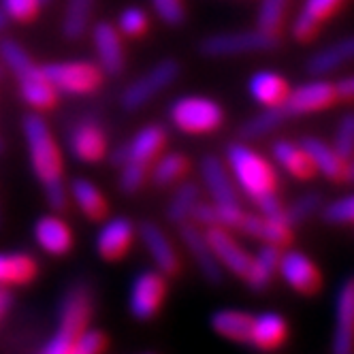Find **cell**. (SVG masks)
<instances>
[{
    "label": "cell",
    "instance_id": "f5cc1de1",
    "mask_svg": "<svg viewBox=\"0 0 354 354\" xmlns=\"http://www.w3.org/2000/svg\"><path fill=\"white\" fill-rule=\"evenodd\" d=\"M0 151H3V141H0Z\"/></svg>",
    "mask_w": 354,
    "mask_h": 354
},
{
    "label": "cell",
    "instance_id": "6da1fadb",
    "mask_svg": "<svg viewBox=\"0 0 354 354\" xmlns=\"http://www.w3.org/2000/svg\"><path fill=\"white\" fill-rule=\"evenodd\" d=\"M21 131L28 145L32 173L43 186L47 205L54 212H64L68 205V186L64 182L62 151L52 129L39 113H26L21 118Z\"/></svg>",
    "mask_w": 354,
    "mask_h": 354
},
{
    "label": "cell",
    "instance_id": "52a82bcc",
    "mask_svg": "<svg viewBox=\"0 0 354 354\" xmlns=\"http://www.w3.org/2000/svg\"><path fill=\"white\" fill-rule=\"evenodd\" d=\"M177 77H180V62L177 60L165 58L156 62L124 88V92L120 94V107L129 113L143 109L149 100H154L160 92H165Z\"/></svg>",
    "mask_w": 354,
    "mask_h": 354
},
{
    "label": "cell",
    "instance_id": "d590c367",
    "mask_svg": "<svg viewBox=\"0 0 354 354\" xmlns=\"http://www.w3.org/2000/svg\"><path fill=\"white\" fill-rule=\"evenodd\" d=\"M288 120V115L284 113V109L280 105L275 107H265L263 111H259L257 115H252L250 120H245L239 129V137L241 141H257L263 139L267 135H271L273 131H277L280 126Z\"/></svg>",
    "mask_w": 354,
    "mask_h": 354
},
{
    "label": "cell",
    "instance_id": "f6af8a7d",
    "mask_svg": "<svg viewBox=\"0 0 354 354\" xmlns=\"http://www.w3.org/2000/svg\"><path fill=\"white\" fill-rule=\"evenodd\" d=\"M151 5L167 26H182L186 19L184 0H151Z\"/></svg>",
    "mask_w": 354,
    "mask_h": 354
},
{
    "label": "cell",
    "instance_id": "ab89813d",
    "mask_svg": "<svg viewBox=\"0 0 354 354\" xmlns=\"http://www.w3.org/2000/svg\"><path fill=\"white\" fill-rule=\"evenodd\" d=\"M49 3H52V0H0V7H3V11L7 13L9 19L28 24Z\"/></svg>",
    "mask_w": 354,
    "mask_h": 354
},
{
    "label": "cell",
    "instance_id": "83f0119b",
    "mask_svg": "<svg viewBox=\"0 0 354 354\" xmlns=\"http://www.w3.org/2000/svg\"><path fill=\"white\" fill-rule=\"evenodd\" d=\"M68 196H73V201L77 203V207L88 220L100 222L107 218L109 203L105 194L100 192V188L94 182L86 180V177H75L68 184Z\"/></svg>",
    "mask_w": 354,
    "mask_h": 354
},
{
    "label": "cell",
    "instance_id": "ffe728a7",
    "mask_svg": "<svg viewBox=\"0 0 354 354\" xmlns=\"http://www.w3.org/2000/svg\"><path fill=\"white\" fill-rule=\"evenodd\" d=\"M290 326L288 320L280 312H261L254 314L252 320V333H250V348L263 354H273L282 350L284 344L288 342Z\"/></svg>",
    "mask_w": 354,
    "mask_h": 354
},
{
    "label": "cell",
    "instance_id": "11a10c76",
    "mask_svg": "<svg viewBox=\"0 0 354 354\" xmlns=\"http://www.w3.org/2000/svg\"><path fill=\"white\" fill-rule=\"evenodd\" d=\"M145 354H151V352H145Z\"/></svg>",
    "mask_w": 354,
    "mask_h": 354
},
{
    "label": "cell",
    "instance_id": "8fae6325",
    "mask_svg": "<svg viewBox=\"0 0 354 354\" xmlns=\"http://www.w3.org/2000/svg\"><path fill=\"white\" fill-rule=\"evenodd\" d=\"M66 145L73 158L82 165H96L109 154V137L105 126L90 115L77 120L71 126L66 135Z\"/></svg>",
    "mask_w": 354,
    "mask_h": 354
},
{
    "label": "cell",
    "instance_id": "681fc988",
    "mask_svg": "<svg viewBox=\"0 0 354 354\" xmlns=\"http://www.w3.org/2000/svg\"><path fill=\"white\" fill-rule=\"evenodd\" d=\"M346 182H350V184H354V156L348 160V165H346Z\"/></svg>",
    "mask_w": 354,
    "mask_h": 354
},
{
    "label": "cell",
    "instance_id": "836d02e7",
    "mask_svg": "<svg viewBox=\"0 0 354 354\" xmlns=\"http://www.w3.org/2000/svg\"><path fill=\"white\" fill-rule=\"evenodd\" d=\"M201 201V188L192 182H184L175 188L173 196L169 198L165 216L173 226H180L192 220V214Z\"/></svg>",
    "mask_w": 354,
    "mask_h": 354
},
{
    "label": "cell",
    "instance_id": "9c48e42d",
    "mask_svg": "<svg viewBox=\"0 0 354 354\" xmlns=\"http://www.w3.org/2000/svg\"><path fill=\"white\" fill-rule=\"evenodd\" d=\"M167 129L158 122L145 124L143 129H139L129 141L118 145L111 151V162L115 167L124 165V162H133V165H141V167H151L167 145Z\"/></svg>",
    "mask_w": 354,
    "mask_h": 354
},
{
    "label": "cell",
    "instance_id": "3957f363",
    "mask_svg": "<svg viewBox=\"0 0 354 354\" xmlns=\"http://www.w3.org/2000/svg\"><path fill=\"white\" fill-rule=\"evenodd\" d=\"M92 290L86 282H75L62 295L58 306L56 331L52 333L39 354H71V348L90 324Z\"/></svg>",
    "mask_w": 354,
    "mask_h": 354
},
{
    "label": "cell",
    "instance_id": "277c9868",
    "mask_svg": "<svg viewBox=\"0 0 354 354\" xmlns=\"http://www.w3.org/2000/svg\"><path fill=\"white\" fill-rule=\"evenodd\" d=\"M224 156L235 186L241 188L243 194L250 196L254 203L269 194H277V186H280L277 173L273 165L263 154H259L257 149H252L241 141H235L226 147Z\"/></svg>",
    "mask_w": 354,
    "mask_h": 354
},
{
    "label": "cell",
    "instance_id": "f546056e",
    "mask_svg": "<svg viewBox=\"0 0 354 354\" xmlns=\"http://www.w3.org/2000/svg\"><path fill=\"white\" fill-rule=\"evenodd\" d=\"M250 96L263 107L282 105L288 94V84L280 73L275 71H257L248 82Z\"/></svg>",
    "mask_w": 354,
    "mask_h": 354
},
{
    "label": "cell",
    "instance_id": "4dcf8cb0",
    "mask_svg": "<svg viewBox=\"0 0 354 354\" xmlns=\"http://www.w3.org/2000/svg\"><path fill=\"white\" fill-rule=\"evenodd\" d=\"M348 62H354V35L344 37L331 45L318 49L308 60V71L312 75H326V73L337 71L339 66Z\"/></svg>",
    "mask_w": 354,
    "mask_h": 354
},
{
    "label": "cell",
    "instance_id": "7402d4cb",
    "mask_svg": "<svg viewBox=\"0 0 354 354\" xmlns=\"http://www.w3.org/2000/svg\"><path fill=\"white\" fill-rule=\"evenodd\" d=\"M198 173H201V180H203L205 190L212 196V203H218V205H239L237 186L233 182L231 173L226 171V165L218 156L207 154V156L201 158Z\"/></svg>",
    "mask_w": 354,
    "mask_h": 354
},
{
    "label": "cell",
    "instance_id": "bcb514c9",
    "mask_svg": "<svg viewBox=\"0 0 354 354\" xmlns=\"http://www.w3.org/2000/svg\"><path fill=\"white\" fill-rule=\"evenodd\" d=\"M257 209L259 214L263 216H269V218H284V203L280 201V196L277 194H269L261 201H257Z\"/></svg>",
    "mask_w": 354,
    "mask_h": 354
},
{
    "label": "cell",
    "instance_id": "c3c4849f",
    "mask_svg": "<svg viewBox=\"0 0 354 354\" xmlns=\"http://www.w3.org/2000/svg\"><path fill=\"white\" fill-rule=\"evenodd\" d=\"M13 306V295L11 290H7V286H0V318H3Z\"/></svg>",
    "mask_w": 354,
    "mask_h": 354
},
{
    "label": "cell",
    "instance_id": "4fadbf2b",
    "mask_svg": "<svg viewBox=\"0 0 354 354\" xmlns=\"http://www.w3.org/2000/svg\"><path fill=\"white\" fill-rule=\"evenodd\" d=\"M277 273L295 292L303 297H316L322 290V273L318 265L299 250H282Z\"/></svg>",
    "mask_w": 354,
    "mask_h": 354
},
{
    "label": "cell",
    "instance_id": "816d5d0a",
    "mask_svg": "<svg viewBox=\"0 0 354 354\" xmlns=\"http://www.w3.org/2000/svg\"><path fill=\"white\" fill-rule=\"evenodd\" d=\"M0 77H3V66H0Z\"/></svg>",
    "mask_w": 354,
    "mask_h": 354
},
{
    "label": "cell",
    "instance_id": "44dd1931",
    "mask_svg": "<svg viewBox=\"0 0 354 354\" xmlns=\"http://www.w3.org/2000/svg\"><path fill=\"white\" fill-rule=\"evenodd\" d=\"M235 231L252 239H259L261 243H271L277 248H286L295 239L292 226L284 218H269L263 214H250V212H243Z\"/></svg>",
    "mask_w": 354,
    "mask_h": 354
},
{
    "label": "cell",
    "instance_id": "7bdbcfd3",
    "mask_svg": "<svg viewBox=\"0 0 354 354\" xmlns=\"http://www.w3.org/2000/svg\"><path fill=\"white\" fill-rule=\"evenodd\" d=\"M147 177H149V169L147 167L133 165V162H124V165H120L118 190L122 194H135L147 182Z\"/></svg>",
    "mask_w": 354,
    "mask_h": 354
},
{
    "label": "cell",
    "instance_id": "d6986e66",
    "mask_svg": "<svg viewBox=\"0 0 354 354\" xmlns=\"http://www.w3.org/2000/svg\"><path fill=\"white\" fill-rule=\"evenodd\" d=\"M137 235V226L131 218L126 216H115L111 220H107L100 231L96 235V252L98 257L107 261V263H115L120 261L126 252L131 250L133 241Z\"/></svg>",
    "mask_w": 354,
    "mask_h": 354
},
{
    "label": "cell",
    "instance_id": "7c38bea8",
    "mask_svg": "<svg viewBox=\"0 0 354 354\" xmlns=\"http://www.w3.org/2000/svg\"><path fill=\"white\" fill-rule=\"evenodd\" d=\"M177 231H180V239L186 248V252L190 254L194 267L198 269L201 277L209 284V286H220L224 282V269L222 265L218 263L214 250L205 237V229L203 226H198L196 222H184L177 226Z\"/></svg>",
    "mask_w": 354,
    "mask_h": 354
},
{
    "label": "cell",
    "instance_id": "ac0fdd59",
    "mask_svg": "<svg viewBox=\"0 0 354 354\" xmlns=\"http://www.w3.org/2000/svg\"><path fill=\"white\" fill-rule=\"evenodd\" d=\"M139 235H141V241L147 250V254L151 257L156 269L162 275L175 277L177 273H180V269H182L180 254H177L171 237L162 231V226H158L151 220H143L139 224Z\"/></svg>",
    "mask_w": 354,
    "mask_h": 354
},
{
    "label": "cell",
    "instance_id": "f907efd6",
    "mask_svg": "<svg viewBox=\"0 0 354 354\" xmlns=\"http://www.w3.org/2000/svg\"><path fill=\"white\" fill-rule=\"evenodd\" d=\"M7 21H9V17H7V13L3 11V7H0V30H3V28L7 26Z\"/></svg>",
    "mask_w": 354,
    "mask_h": 354
},
{
    "label": "cell",
    "instance_id": "8d00e7d4",
    "mask_svg": "<svg viewBox=\"0 0 354 354\" xmlns=\"http://www.w3.org/2000/svg\"><path fill=\"white\" fill-rule=\"evenodd\" d=\"M324 205V196L320 190H308L299 194L292 203L284 205V220L290 224V226H297V224H303L306 220H310L312 216L320 214Z\"/></svg>",
    "mask_w": 354,
    "mask_h": 354
},
{
    "label": "cell",
    "instance_id": "d4e9b609",
    "mask_svg": "<svg viewBox=\"0 0 354 354\" xmlns=\"http://www.w3.org/2000/svg\"><path fill=\"white\" fill-rule=\"evenodd\" d=\"M35 239L52 257H64L73 248L71 226L58 216H41L35 222Z\"/></svg>",
    "mask_w": 354,
    "mask_h": 354
},
{
    "label": "cell",
    "instance_id": "f35d334b",
    "mask_svg": "<svg viewBox=\"0 0 354 354\" xmlns=\"http://www.w3.org/2000/svg\"><path fill=\"white\" fill-rule=\"evenodd\" d=\"M286 9H288V0H261L259 7V28L271 35H277V30L282 28V21L286 17Z\"/></svg>",
    "mask_w": 354,
    "mask_h": 354
},
{
    "label": "cell",
    "instance_id": "e575fe53",
    "mask_svg": "<svg viewBox=\"0 0 354 354\" xmlns=\"http://www.w3.org/2000/svg\"><path fill=\"white\" fill-rule=\"evenodd\" d=\"M96 0H66L62 15V37L66 41H80L88 28Z\"/></svg>",
    "mask_w": 354,
    "mask_h": 354
},
{
    "label": "cell",
    "instance_id": "7dc6e473",
    "mask_svg": "<svg viewBox=\"0 0 354 354\" xmlns=\"http://www.w3.org/2000/svg\"><path fill=\"white\" fill-rule=\"evenodd\" d=\"M335 86V96L339 100H354V75H350V77H344L339 80Z\"/></svg>",
    "mask_w": 354,
    "mask_h": 354
},
{
    "label": "cell",
    "instance_id": "cb8c5ba5",
    "mask_svg": "<svg viewBox=\"0 0 354 354\" xmlns=\"http://www.w3.org/2000/svg\"><path fill=\"white\" fill-rule=\"evenodd\" d=\"M346 0H303V5L292 21V37L301 43L316 37L322 24L331 17Z\"/></svg>",
    "mask_w": 354,
    "mask_h": 354
},
{
    "label": "cell",
    "instance_id": "d6a6232c",
    "mask_svg": "<svg viewBox=\"0 0 354 354\" xmlns=\"http://www.w3.org/2000/svg\"><path fill=\"white\" fill-rule=\"evenodd\" d=\"M188 169H190V160L186 154H182V151H169V154H162L158 156V160L151 162L147 180L158 188H169L177 182H182Z\"/></svg>",
    "mask_w": 354,
    "mask_h": 354
},
{
    "label": "cell",
    "instance_id": "db71d44e",
    "mask_svg": "<svg viewBox=\"0 0 354 354\" xmlns=\"http://www.w3.org/2000/svg\"><path fill=\"white\" fill-rule=\"evenodd\" d=\"M0 222H3V214H0Z\"/></svg>",
    "mask_w": 354,
    "mask_h": 354
},
{
    "label": "cell",
    "instance_id": "5b68a950",
    "mask_svg": "<svg viewBox=\"0 0 354 354\" xmlns=\"http://www.w3.org/2000/svg\"><path fill=\"white\" fill-rule=\"evenodd\" d=\"M45 77L60 94L68 96H90L103 88L107 75L96 62L86 60H66V62H47L41 64Z\"/></svg>",
    "mask_w": 354,
    "mask_h": 354
},
{
    "label": "cell",
    "instance_id": "603a6c76",
    "mask_svg": "<svg viewBox=\"0 0 354 354\" xmlns=\"http://www.w3.org/2000/svg\"><path fill=\"white\" fill-rule=\"evenodd\" d=\"M299 143L303 149H306V154L316 173L326 177L328 182H335V184L346 182V165L348 162L337 154L333 145H328L320 137H303Z\"/></svg>",
    "mask_w": 354,
    "mask_h": 354
},
{
    "label": "cell",
    "instance_id": "8992f818",
    "mask_svg": "<svg viewBox=\"0 0 354 354\" xmlns=\"http://www.w3.org/2000/svg\"><path fill=\"white\" fill-rule=\"evenodd\" d=\"M169 120L177 131L188 135H207L224 122L222 107L205 96H180L169 105Z\"/></svg>",
    "mask_w": 354,
    "mask_h": 354
},
{
    "label": "cell",
    "instance_id": "60d3db41",
    "mask_svg": "<svg viewBox=\"0 0 354 354\" xmlns=\"http://www.w3.org/2000/svg\"><path fill=\"white\" fill-rule=\"evenodd\" d=\"M149 28V17L143 9L139 7H129L124 9L118 17V30L120 35L124 37H131V39H137L141 35H145Z\"/></svg>",
    "mask_w": 354,
    "mask_h": 354
},
{
    "label": "cell",
    "instance_id": "9a60e30c",
    "mask_svg": "<svg viewBox=\"0 0 354 354\" xmlns=\"http://www.w3.org/2000/svg\"><path fill=\"white\" fill-rule=\"evenodd\" d=\"M337 100L335 86L324 80H314L308 84H301L295 90H288L284 103L280 105L288 118L292 115H308L326 109Z\"/></svg>",
    "mask_w": 354,
    "mask_h": 354
},
{
    "label": "cell",
    "instance_id": "5bb4252c",
    "mask_svg": "<svg viewBox=\"0 0 354 354\" xmlns=\"http://www.w3.org/2000/svg\"><path fill=\"white\" fill-rule=\"evenodd\" d=\"M205 237L214 250L218 263L224 271L233 273L235 277L243 282L252 265V254L239 243V239L233 235V231L222 229V226H207Z\"/></svg>",
    "mask_w": 354,
    "mask_h": 354
},
{
    "label": "cell",
    "instance_id": "f1b7e54d",
    "mask_svg": "<svg viewBox=\"0 0 354 354\" xmlns=\"http://www.w3.org/2000/svg\"><path fill=\"white\" fill-rule=\"evenodd\" d=\"M39 273V263L26 252H0V286L30 284Z\"/></svg>",
    "mask_w": 354,
    "mask_h": 354
},
{
    "label": "cell",
    "instance_id": "2e32d148",
    "mask_svg": "<svg viewBox=\"0 0 354 354\" xmlns=\"http://www.w3.org/2000/svg\"><path fill=\"white\" fill-rule=\"evenodd\" d=\"M331 354H354V275L346 277L335 297Z\"/></svg>",
    "mask_w": 354,
    "mask_h": 354
},
{
    "label": "cell",
    "instance_id": "30bf717a",
    "mask_svg": "<svg viewBox=\"0 0 354 354\" xmlns=\"http://www.w3.org/2000/svg\"><path fill=\"white\" fill-rule=\"evenodd\" d=\"M167 292H169L167 275H162L158 269H145L137 273L129 292L131 316L139 322L156 318L167 299Z\"/></svg>",
    "mask_w": 354,
    "mask_h": 354
},
{
    "label": "cell",
    "instance_id": "1f68e13d",
    "mask_svg": "<svg viewBox=\"0 0 354 354\" xmlns=\"http://www.w3.org/2000/svg\"><path fill=\"white\" fill-rule=\"evenodd\" d=\"M271 154H273V160L290 177H295V180H310V177H314V173H316L306 154V149L301 147V143L280 139L271 145Z\"/></svg>",
    "mask_w": 354,
    "mask_h": 354
},
{
    "label": "cell",
    "instance_id": "ee69618b",
    "mask_svg": "<svg viewBox=\"0 0 354 354\" xmlns=\"http://www.w3.org/2000/svg\"><path fill=\"white\" fill-rule=\"evenodd\" d=\"M107 348V335L100 328H86V331L75 339L71 354H103Z\"/></svg>",
    "mask_w": 354,
    "mask_h": 354
},
{
    "label": "cell",
    "instance_id": "ba28073f",
    "mask_svg": "<svg viewBox=\"0 0 354 354\" xmlns=\"http://www.w3.org/2000/svg\"><path fill=\"white\" fill-rule=\"evenodd\" d=\"M280 45V37L265 32L261 28L254 30H233V32H218L209 35L198 43V52L205 58H226L239 54H254L269 52Z\"/></svg>",
    "mask_w": 354,
    "mask_h": 354
},
{
    "label": "cell",
    "instance_id": "74e56055",
    "mask_svg": "<svg viewBox=\"0 0 354 354\" xmlns=\"http://www.w3.org/2000/svg\"><path fill=\"white\" fill-rule=\"evenodd\" d=\"M320 218L333 226L354 224V194H346L324 203L320 209Z\"/></svg>",
    "mask_w": 354,
    "mask_h": 354
},
{
    "label": "cell",
    "instance_id": "7a4b0ae2",
    "mask_svg": "<svg viewBox=\"0 0 354 354\" xmlns=\"http://www.w3.org/2000/svg\"><path fill=\"white\" fill-rule=\"evenodd\" d=\"M0 60L17 80L19 96L30 109L49 111L58 105L60 92L45 77L43 66L35 62L30 52L15 39H0Z\"/></svg>",
    "mask_w": 354,
    "mask_h": 354
},
{
    "label": "cell",
    "instance_id": "b9f144b4",
    "mask_svg": "<svg viewBox=\"0 0 354 354\" xmlns=\"http://www.w3.org/2000/svg\"><path fill=\"white\" fill-rule=\"evenodd\" d=\"M333 147L346 162L354 156V111H348L339 118L333 137Z\"/></svg>",
    "mask_w": 354,
    "mask_h": 354
},
{
    "label": "cell",
    "instance_id": "e0dca14e",
    "mask_svg": "<svg viewBox=\"0 0 354 354\" xmlns=\"http://www.w3.org/2000/svg\"><path fill=\"white\" fill-rule=\"evenodd\" d=\"M92 43L98 56V66L103 68L107 77H120L126 68V56L122 35L115 24L100 19L92 26Z\"/></svg>",
    "mask_w": 354,
    "mask_h": 354
},
{
    "label": "cell",
    "instance_id": "484cf974",
    "mask_svg": "<svg viewBox=\"0 0 354 354\" xmlns=\"http://www.w3.org/2000/svg\"><path fill=\"white\" fill-rule=\"evenodd\" d=\"M282 250L271 243H263L257 254H252V265L245 275V286L254 292H265L277 275V267H280Z\"/></svg>",
    "mask_w": 354,
    "mask_h": 354
},
{
    "label": "cell",
    "instance_id": "4316f807",
    "mask_svg": "<svg viewBox=\"0 0 354 354\" xmlns=\"http://www.w3.org/2000/svg\"><path fill=\"white\" fill-rule=\"evenodd\" d=\"M252 320H254V314H248L235 308H222L212 314L209 326L214 333H218L224 339L241 344V346H250Z\"/></svg>",
    "mask_w": 354,
    "mask_h": 354
}]
</instances>
